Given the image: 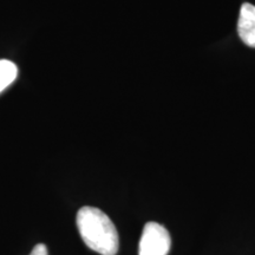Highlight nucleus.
<instances>
[{"label":"nucleus","mask_w":255,"mask_h":255,"mask_svg":"<svg viewBox=\"0 0 255 255\" xmlns=\"http://www.w3.org/2000/svg\"><path fill=\"white\" fill-rule=\"evenodd\" d=\"M30 255H47V248L45 245L38 244L34 246L33 251L31 252Z\"/></svg>","instance_id":"nucleus-5"},{"label":"nucleus","mask_w":255,"mask_h":255,"mask_svg":"<svg viewBox=\"0 0 255 255\" xmlns=\"http://www.w3.org/2000/svg\"><path fill=\"white\" fill-rule=\"evenodd\" d=\"M238 32L246 45L255 47V6L250 2H245L241 6Z\"/></svg>","instance_id":"nucleus-3"},{"label":"nucleus","mask_w":255,"mask_h":255,"mask_svg":"<svg viewBox=\"0 0 255 255\" xmlns=\"http://www.w3.org/2000/svg\"><path fill=\"white\" fill-rule=\"evenodd\" d=\"M171 247L169 232L157 222H148L143 228L138 255H168Z\"/></svg>","instance_id":"nucleus-2"},{"label":"nucleus","mask_w":255,"mask_h":255,"mask_svg":"<svg viewBox=\"0 0 255 255\" xmlns=\"http://www.w3.org/2000/svg\"><path fill=\"white\" fill-rule=\"evenodd\" d=\"M18 76L17 65L11 60L0 59V92L9 87Z\"/></svg>","instance_id":"nucleus-4"},{"label":"nucleus","mask_w":255,"mask_h":255,"mask_svg":"<svg viewBox=\"0 0 255 255\" xmlns=\"http://www.w3.org/2000/svg\"><path fill=\"white\" fill-rule=\"evenodd\" d=\"M77 228L84 244L101 255H116L119 233L109 216L95 207H82L77 213Z\"/></svg>","instance_id":"nucleus-1"}]
</instances>
